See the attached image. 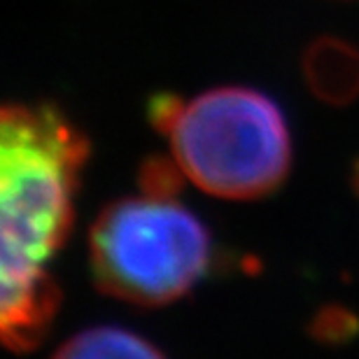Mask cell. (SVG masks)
<instances>
[{
  "label": "cell",
  "mask_w": 359,
  "mask_h": 359,
  "mask_svg": "<svg viewBox=\"0 0 359 359\" xmlns=\"http://www.w3.org/2000/svg\"><path fill=\"white\" fill-rule=\"evenodd\" d=\"M89 138L54 103H7L0 117V334L31 353L52 329L61 290L49 264L66 245Z\"/></svg>",
  "instance_id": "1"
},
{
  "label": "cell",
  "mask_w": 359,
  "mask_h": 359,
  "mask_svg": "<svg viewBox=\"0 0 359 359\" xmlns=\"http://www.w3.org/2000/svg\"><path fill=\"white\" fill-rule=\"evenodd\" d=\"M149 119L180 173L217 198H264L290 175L285 114L257 89L217 87L189 100L163 93L149 103Z\"/></svg>",
  "instance_id": "2"
},
{
  "label": "cell",
  "mask_w": 359,
  "mask_h": 359,
  "mask_svg": "<svg viewBox=\"0 0 359 359\" xmlns=\"http://www.w3.org/2000/svg\"><path fill=\"white\" fill-rule=\"evenodd\" d=\"M210 233L175 194L112 201L89 233L93 283L107 297L159 308L191 292L210 264Z\"/></svg>",
  "instance_id": "3"
},
{
  "label": "cell",
  "mask_w": 359,
  "mask_h": 359,
  "mask_svg": "<svg viewBox=\"0 0 359 359\" xmlns=\"http://www.w3.org/2000/svg\"><path fill=\"white\" fill-rule=\"evenodd\" d=\"M52 359H166L154 343L121 327H91L70 336Z\"/></svg>",
  "instance_id": "5"
},
{
  "label": "cell",
  "mask_w": 359,
  "mask_h": 359,
  "mask_svg": "<svg viewBox=\"0 0 359 359\" xmlns=\"http://www.w3.org/2000/svg\"><path fill=\"white\" fill-rule=\"evenodd\" d=\"M306 80L320 98L343 103L359 93V52L339 40H320L308 49Z\"/></svg>",
  "instance_id": "4"
}]
</instances>
